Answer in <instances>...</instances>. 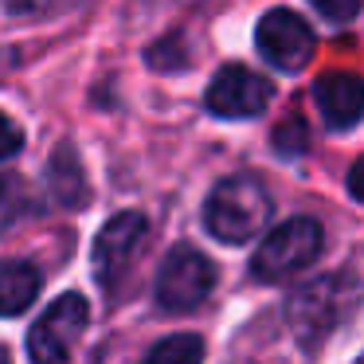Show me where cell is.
I'll list each match as a JSON object with an SVG mask.
<instances>
[{
  "label": "cell",
  "instance_id": "6da1fadb",
  "mask_svg": "<svg viewBox=\"0 0 364 364\" xmlns=\"http://www.w3.org/2000/svg\"><path fill=\"white\" fill-rule=\"evenodd\" d=\"M270 192L262 188L259 176L251 173H235V176H223L212 192H208V204H204V223L220 243L239 247V243H251L255 235H262L270 223Z\"/></svg>",
  "mask_w": 364,
  "mask_h": 364
},
{
  "label": "cell",
  "instance_id": "7a4b0ae2",
  "mask_svg": "<svg viewBox=\"0 0 364 364\" xmlns=\"http://www.w3.org/2000/svg\"><path fill=\"white\" fill-rule=\"evenodd\" d=\"M325 247V231L309 215H294V220L278 223L262 235V243L251 255V274L259 282H286V278L301 274L314 267L317 255Z\"/></svg>",
  "mask_w": 364,
  "mask_h": 364
},
{
  "label": "cell",
  "instance_id": "3957f363",
  "mask_svg": "<svg viewBox=\"0 0 364 364\" xmlns=\"http://www.w3.org/2000/svg\"><path fill=\"white\" fill-rule=\"evenodd\" d=\"M353 298H356V290H353V278L348 274L314 278V282H306L301 290H294L290 301H286L290 329L298 333L301 345L314 348L317 341H321L325 333H329L333 325L353 309Z\"/></svg>",
  "mask_w": 364,
  "mask_h": 364
},
{
  "label": "cell",
  "instance_id": "277c9868",
  "mask_svg": "<svg viewBox=\"0 0 364 364\" xmlns=\"http://www.w3.org/2000/svg\"><path fill=\"white\" fill-rule=\"evenodd\" d=\"M215 290V262L204 251L181 243L165 255L157 270V306L168 314H188L204 306V298Z\"/></svg>",
  "mask_w": 364,
  "mask_h": 364
},
{
  "label": "cell",
  "instance_id": "5b68a950",
  "mask_svg": "<svg viewBox=\"0 0 364 364\" xmlns=\"http://www.w3.org/2000/svg\"><path fill=\"white\" fill-rule=\"evenodd\" d=\"M90 321V306L82 294L67 290L51 301V309H43L36 317V325L28 329V356L36 364H63L71 356V348L79 345L82 329Z\"/></svg>",
  "mask_w": 364,
  "mask_h": 364
},
{
  "label": "cell",
  "instance_id": "8992f818",
  "mask_svg": "<svg viewBox=\"0 0 364 364\" xmlns=\"http://www.w3.org/2000/svg\"><path fill=\"white\" fill-rule=\"evenodd\" d=\"M255 48H259V55L267 59L270 67L294 75V71H301V67L314 59L317 40H314L309 24L298 16V12H290V9H270L267 16L259 20Z\"/></svg>",
  "mask_w": 364,
  "mask_h": 364
},
{
  "label": "cell",
  "instance_id": "52a82bcc",
  "mask_svg": "<svg viewBox=\"0 0 364 364\" xmlns=\"http://www.w3.org/2000/svg\"><path fill=\"white\" fill-rule=\"evenodd\" d=\"M270 79H262L259 71L243 63H228L215 71L212 87L204 95V106L215 114V118H259L270 106Z\"/></svg>",
  "mask_w": 364,
  "mask_h": 364
},
{
  "label": "cell",
  "instance_id": "ba28073f",
  "mask_svg": "<svg viewBox=\"0 0 364 364\" xmlns=\"http://www.w3.org/2000/svg\"><path fill=\"white\" fill-rule=\"evenodd\" d=\"M145 223L141 212H118L95 239V274L98 282H118L122 274L129 270V262L137 259V251L145 247Z\"/></svg>",
  "mask_w": 364,
  "mask_h": 364
},
{
  "label": "cell",
  "instance_id": "9c48e42d",
  "mask_svg": "<svg viewBox=\"0 0 364 364\" xmlns=\"http://www.w3.org/2000/svg\"><path fill=\"white\" fill-rule=\"evenodd\" d=\"M314 98H317V110H321V118L329 129H353L356 122H360L364 87H360L356 75H348V71L321 75L317 87H314Z\"/></svg>",
  "mask_w": 364,
  "mask_h": 364
},
{
  "label": "cell",
  "instance_id": "30bf717a",
  "mask_svg": "<svg viewBox=\"0 0 364 364\" xmlns=\"http://www.w3.org/2000/svg\"><path fill=\"white\" fill-rule=\"evenodd\" d=\"M43 274L24 259L0 262V317H16L40 298Z\"/></svg>",
  "mask_w": 364,
  "mask_h": 364
},
{
  "label": "cell",
  "instance_id": "8fae6325",
  "mask_svg": "<svg viewBox=\"0 0 364 364\" xmlns=\"http://www.w3.org/2000/svg\"><path fill=\"white\" fill-rule=\"evenodd\" d=\"M204 360V341L196 333H176L149 348L137 364H200Z\"/></svg>",
  "mask_w": 364,
  "mask_h": 364
},
{
  "label": "cell",
  "instance_id": "7c38bea8",
  "mask_svg": "<svg viewBox=\"0 0 364 364\" xmlns=\"http://www.w3.org/2000/svg\"><path fill=\"white\" fill-rule=\"evenodd\" d=\"M79 0H4L9 16H20V20H40V16H59V12L75 9Z\"/></svg>",
  "mask_w": 364,
  "mask_h": 364
},
{
  "label": "cell",
  "instance_id": "4fadbf2b",
  "mask_svg": "<svg viewBox=\"0 0 364 364\" xmlns=\"http://www.w3.org/2000/svg\"><path fill=\"white\" fill-rule=\"evenodd\" d=\"M24 212V188L12 176H0V231H9Z\"/></svg>",
  "mask_w": 364,
  "mask_h": 364
},
{
  "label": "cell",
  "instance_id": "5bb4252c",
  "mask_svg": "<svg viewBox=\"0 0 364 364\" xmlns=\"http://www.w3.org/2000/svg\"><path fill=\"white\" fill-rule=\"evenodd\" d=\"M306 145H309V134H306V122H301V118H286L282 126H278L274 149L282 153V157H298Z\"/></svg>",
  "mask_w": 364,
  "mask_h": 364
},
{
  "label": "cell",
  "instance_id": "9a60e30c",
  "mask_svg": "<svg viewBox=\"0 0 364 364\" xmlns=\"http://www.w3.org/2000/svg\"><path fill=\"white\" fill-rule=\"evenodd\" d=\"M309 4H314L325 20H333V24H348V20L356 16V9H360V0H309Z\"/></svg>",
  "mask_w": 364,
  "mask_h": 364
},
{
  "label": "cell",
  "instance_id": "2e32d148",
  "mask_svg": "<svg viewBox=\"0 0 364 364\" xmlns=\"http://www.w3.org/2000/svg\"><path fill=\"white\" fill-rule=\"evenodd\" d=\"M20 149H24V134H20V126L9 118V114L0 110V161L16 157Z\"/></svg>",
  "mask_w": 364,
  "mask_h": 364
},
{
  "label": "cell",
  "instance_id": "e0dca14e",
  "mask_svg": "<svg viewBox=\"0 0 364 364\" xmlns=\"http://www.w3.org/2000/svg\"><path fill=\"white\" fill-rule=\"evenodd\" d=\"M348 192H353V200H360V165H353V173H348Z\"/></svg>",
  "mask_w": 364,
  "mask_h": 364
},
{
  "label": "cell",
  "instance_id": "ac0fdd59",
  "mask_svg": "<svg viewBox=\"0 0 364 364\" xmlns=\"http://www.w3.org/2000/svg\"><path fill=\"white\" fill-rule=\"evenodd\" d=\"M0 364H12V360H9V353H4V348H0Z\"/></svg>",
  "mask_w": 364,
  "mask_h": 364
}]
</instances>
